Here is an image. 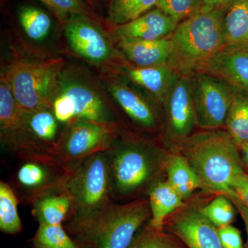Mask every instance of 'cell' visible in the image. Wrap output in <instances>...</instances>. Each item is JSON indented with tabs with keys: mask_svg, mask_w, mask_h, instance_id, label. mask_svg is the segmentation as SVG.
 Instances as JSON below:
<instances>
[{
	"mask_svg": "<svg viewBox=\"0 0 248 248\" xmlns=\"http://www.w3.org/2000/svg\"><path fill=\"white\" fill-rule=\"evenodd\" d=\"M179 144V154L190 163L205 190L232 195V184L245 172L239 147L228 132L208 130L191 135Z\"/></svg>",
	"mask_w": 248,
	"mask_h": 248,
	"instance_id": "1",
	"label": "cell"
},
{
	"mask_svg": "<svg viewBox=\"0 0 248 248\" xmlns=\"http://www.w3.org/2000/svg\"><path fill=\"white\" fill-rule=\"evenodd\" d=\"M151 217L148 198L111 203L93 216L70 221L68 233L81 248H129Z\"/></svg>",
	"mask_w": 248,
	"mask_h": 248,
	"instance_id": "2",
	"label": "cell"
},
{
	"mask_svg": "<svg viewBox=\"0 0 248 248\" xmlns=\"http://www.w3.org/2000/svg\"><path fill=\"white\" fill-rule=\"evenodd\" d=\"M226 11L195 13L178 24L170 37L169 65L191 77L201 65L226 46L223 22Z\"/></svg>",
	"mask_w": 248,
	"mask_h": 248,
	"instance_id": "3",
	"label": "cell"
},
{
	"mask_svg": "<svg viewBox=\"0 0 248 248\" xmlns=\"http://www.w3.org/2000/svg\"><path fill=\"white\" fill-rule=\"evenodd\" d=\"M110 160L112 197L128 198L149 190L168 156L159 148L140 141H114L107 151Z\"/></svg>",
	"mask_w": 248,
	"mask_h": 248,
	"instance_id": "4",
	"label": "cell"
},
{
	"mask_svg": "<svg viewBox=\"0 0 248 248\" xmlns=\"http://www.w3.org/2000/svg\"><path fill=\"white\" fill-rule=\"evenodd\" d=\"M63 190L71 200L70 221L89 218L112 203L107 152L95 153L73 165L67 174Z\"/></svg>",
	"mask_w": 248,
	"mask_h": 248,
	"instance_id": "5",
	"label": "cell"
},
{
	"mask_svg": "<svg viewBox=\"0 0 248 248\" xmlns=\"http://www.w3.org/2000/svg\"><path fill=\"white\" fill-rule=\"evenodd\" d=\"M63 68L62 59L35 62H14L1 73L18 107L24 112L52 108L60 91Z\"/></svg>",
	"mask_w": 248,
	"mask_h": 248,
	"instance_id": "6",
	"label": "cell"
},
{
	"mask_svg": "<svg viewBox=\"0 0 248 248\" xmlns=\"http://www.w3.org/2000/svg\"><path fill=\"white\" fill-rule=\"evenodd\" d=\"M52 109L62 124L85 120L115 125L112 114L102 97L86 82L63 77Z\"/></svg>",
	"mask_w": 248,
	"mask_h": 248,
	"instance_id": "7",
	"label": "cell"
},
{
	"mask_svg": "<svg viewBox=\"0 0 248 248\" xmlns=\"http://www.w3.org/2000/svg\"><path fill=\"white\" fill-rule=\"evenodd\" d=\"M114 125L85 120L66 124L53 155L71 168L81 160L110 149L115 141Z\"/></svg>",
	"mask_w": 248,
	"mask_h": 248,
	"instance_id": "8",
	"label": "cell"
},
{
	"mask_svg": "<svg viewBox=\"0 0 248 248\" xmlns=\"http://www.w3.org/2000/svg\"><path fill=\"white\" fill-rule=\"evenodd\" d=\"M197 124L206 130L225 125L233 97V87L219 78L197 72L191 76Z\"/></svg>",
	"mask_w": 248,
	"mask_h": 248,
	"instance_id": "9",
	"label": "cell"
},
{
	"mask_svg": "<svg viewBox=\"0 0 248 248\" xmlns=\"http://www.w3.org/2000/svg\"><path fill=\"white\" fill-rule=\"evenodd\" d=\"M21 159L23 163L16 173L15 182L18 190L24 196V200L32 203L41 195L63 190L71 168L55 155H39Z\"/></svg>",
	"mask_w": 248,
	"mask_h": 248,
	"instance_id": "10",
	"label": "cell"
},
{
	"mask_svg": "<svg viewBox=\"0 0 248 248\" xmlns=\"http://www.w3.org/2000/svg\"><path fill=\"white\" fill-rule=\"evenodd\" d=\"M197 203L182 206L166 220L164 230L187 248H223L218 228L214 226Z\"/></svg>",
	"mask_w": 248,
	"mask_h": 248,
	"instance_id": "11",
	"label": "cell"
},
{
	"mask_svg": "<svg viewBox=\"0 0 248 248\" xmlns=\"http://www.w3.org/2000/svg\"><path fill=\"white\" fill-rule=\"evenodd\" d=\"M163 105L169 136L180 143L190 136L196 125H198L191 77L178 76Z\"/></svg>",
	"mask_w": 248,
	"mask_h": 248,
	"instance_id": "12",
	"label": "cell"
},
{
	"mask_svg": "<svg viewBox=\"0 0 248 248\" xmlns=\"http://www.w3.org/2000/svg\"><path fill=\"white\" fill-rule=\"evenodd\" d=\"M65 33L73 51L91 63L102 64L117 57L102 31L85 17L67 21Z\"/></svg>",
	"mask_w": 248,
	"mask_h": 248,
	"instance_id": "13",
	"label": "cell"
},
{
	"mask_svg": "<svg viewBox=\"0 0 248 248\" xmlns=\"http://www.w3.org/2000/svg\"><path fill=\"white\" fill-rule=\"evenodd\" d=\"M0 138L8 149L19 157L31 155L25 112L18 107L9 85L0 78Z\"/></svg>",
	"mask_w": 248,
	"mask_h": 248,
	"instance_id": "14",
	"label": "cell"
},
{
	"mask_svg": "<svg viewBox=\"0 0 248 248\" xmlns=\"http://www.w3.org/2000/svg\"><path fill=\"white\" fill-rule=\"evenodd\" d=\"M197 72L217 77L232 87L248 91V50L223 47L203 62Z\"/></svg>",
	"mask_w": 248,
	"mask_h": 248,
	"instance_id": "15",
	"label": "cell"
},
{
	"mask_svg": "<svg viewBox=\"0 0 248 248\" xmlns=\"http://www.w3.org/2000/svg\"><path fill=\"white\" fill-rule=\"evenodd\" d=\"M178 24L156 8L131 22L113 27L110 35L119 42L159 40L172 35Z\"/></svg>",
	"mask_w": 248,
	"mask_h": 248,
	"instance_id": "16",
	"label": "cell"
},
{
	"mask_svg": "<svg viewBox=\"0 0 248 248\" xmlns=\"http://www.w3.org/2000/svg\"><path fill=\"white\" fill-rule=\"evenodd\" d=\"M26 124L31 155H53L62 134L60 123L53 109L45 108L25 112Z\"/></svg>",
	"mask_w": 248,
	"mask_h": 248,
	"instance_id": "17",
	"label": "cell"
},
{
	"mask_svg": "<svg viewBox=\"0 0 248 248\" xmlns=\"http://www.w3.org/2000/svg\"><path fill=\"white\" fill-rule=\"evenodd\" d=\"M108 89L121 108L134 123L150 131L156 129L157 112L144 96L120 81H110Z\"/></svg>",
	"mask_w": 248,
	"mask_h": 248,
	"instance_id": "18",
	"label": "cell"
},
{
	"mask_svg": "<svg viewBox=\"0 0 248 248\" xmlns=\"http://www.w3.org/2000/svg\"><path fill=\"white\" fill-rule=\"evenodd\" d=\"M123 74L129 81L146 90L156 102L162 104L179 75L169 64L127 67Z\"/></svg>",
	"mask_w": 248,
	"mask_h": 248,
	"instance_id": "19",
	"label": "cell"
},
{
	"mask_svg": "<svg viewBox=\"0 0 248 248\" xmlns=\"http://www.w3.org/2000/svg\"><path fill=\"white\" fill-rule=\"evenodd\" d=\"M171 36L151 41L119 42L122 53L135 66L151 67L168 64L170 55Z\"/></svg>",
	"mask_w": 248,
	"mask_h": 248,
	"instance_id": "20",
	"label": "cell"
},
{
	"mask_svg": "<svg viewBox=\"0 0 248 248\" xmlns=\"http://www.w3.org/2000/svg\"><path fill=\"white\" fill-rule=\"evenodd\" d=\"M151 217L149 226L163 231L166 220L184 205V199L166 181H157L148 190Z\"/></svg>",
	"mask_w": 248,
	"mask_h": 248,
	"instance_id": "21",
	"label": "cell"
},
{
	"mask_svg": "<svg viewBox=\"0 0 248 248\" xmlns=\"http://www.w3.org/2000/svg\"><path fill=\"white\" fill-rule=\"evenodd\" d=\"M165 170L167 182L184 200L190 198L198 189L205 190L198 174L181 154L168 156Z\"/></svg>",
	"mask_w": 248,
	"mask_h": 248,
	"instance_id": "22",
	"label": "cell"
},
{
	"mask_svg": "<svg viewBox=\"0 0 248 248\" xmlns=\"http://www.w3.org/2000/svg\"><path fill=\"white\" fill-rule=\"evenodd\" d=\"M32 214L39 224H62L69 217L72 203L64 190L54 191L32 202Z\"/></svg>",
	"mask_w": 248,
	"mask_h": 248,
	"instance_id": "23",
	"label": "cell"
},
{
	"mask_svg": "<svg viewBox=\"0 0 248 248\" xmlns=\"http://www.w3.org/2000/svg\"><path fill=\"white\" fill-rule=\"evenodd\" d=\"M226 46L248 50V0H236L223 22Z\"/></svg>",
	"mask_w": 248,
	"mask_h": 248,
	"instance_id": "24",
	"label": "cell"
},
{
	"mask_svg": "<svg viewBox=\"0 0 248 248\" xmlns=\"http://www.w3.org/2000/svg\"><path fill=\"white\" fill-rule=\"evenodd\" d=\"M225 125L239 148L248 143V91L233 88L232 100Z\"/></svg>",
	"mask_w": 248,
	"mask_h": 248,
	"instance_id": "25",
	"label": "cell"
},
{
	"mask_svg": "<svg viewBox=\"0 0 248 248\" xmlns=\"http://www.w3.org/2000/svg\"><path fill=\"white\" fill-rule=\"evenodd\" d=\"M19 200L14 189L7 183L0 182V231L7 234H19L22 223L18 213Z\"/></svg>",
	"mask_w": 248,
	"mask_h": 248,
	"instance_id": "26",
	"label": "cell"
},
{
	"mask_svg": "<svg viewBox=\"0 0 248 248\" xmlns=\"http://www.w3.org/2000/svg\"><path fill=\"white\" fill-rule=\"evenodd\" d=\"M158 0H112L108 22L112 27L131 22L156 7Z\"/></svg>",
	"mask_w": 248,
	"mask_h": 248,
	"instance_id": "27",
	"label": "cell"
},
{
	"mask_svg": "<svg viewBox=\"0 0 248 248\" xmlns=\"http://www.w3.org/2000/svg\"><path fill=\"white\" fill-rule=\"evenodd\" d=\"M18 18L23 30L31 40H45L51 29L52 20L50 16L35 6L21 7L18 13Z\"/></svg>",
	"mask_w": 248,
	"mask_h": 248,
	"instance_id": "28",
	"label": "cell"
},
{
	"mask_svg": "<svg viewBox=\"0 0 248 248\" xmlns=\"http://www.w3.org/2000/svg\"><path fill=\"white\" fill-rule=\"evenodd\" d=\"M31 241L34 248H79L62 224H39Z\"/></svg>",
	"mask_w": 248,
	"mask_h": 248,
	"instance_id": "29",
	"label": "cell"
},
{
	"mask_svg": "<svg viewBox=\"0 0 248 248\" xmlns=\"http://www.w3.org/2000/svg\"><path fill=\"white\" fill-rule=\"evenodd\" d=\"M201 210L217 228L232 225L237 210L231 199L224 194H218L207 205H202Z\"/></svg>",
	"mask_w": 248,
	"mask_h": 248,
	"instance_id": "30",
	"label": "cell"
},
{
	"mask_svg": "<svg viewBox=\"0 0 248 248\" xmlns=\"http://www.w3.org/2000/svg\"><path fill=\"white\" fill-rule=\"evenodd\" d=\"M172 234L148 225L137 234L129 248H185Z\"/></svg>",
	"mask_w": 248,
	"mask_h": 248,
	"instance_id": "31",
	"label": "cell"
},
{
	"mask_svg": "<svg viewBox=\"0 0 248 248\" xmlns=\"http://www.w3.org/2000/svg\"><path fill=\"white\" fill-rule=\"evenodd\" d=\"M53 11L59 19L67 22L73 17H85L89 14L84 0H40Z\"/></svg>",
	"mask_w": 248,
	"mask_h": 248,
	"instance_id": "32",
	"label": "cell"
},
{
	"mask_svg": "<svg viewBox=\"0 0 248 248\" xmlns=\"http://www.w3.org/2000/svg\"><path fill=\"white\" fill-rule=\"evenodd\" d=\"M199 0H158L156 8L180 23L197 13Z\"/></svg>",
	"mask_w": 248,
	"mask_h": 248,
	"instance_id": "33",
	"label": "cell"
},
{
	"mask_svg": "<svg viewBox=\"0 0 248 248\" xmlns=\"http://www.w3.org/2000/svg\"><path fill=\"white\" fill-rule=\"evenodd\" d=\"M218 233L223 248H244L241 232L236 227L229 225L218 228Z\"/></svg>",
	"mask_w": 248,
	"mask_h": 248,
	"instance_id": "34",
	"label": "cell"
},
{
	"mask_svg": "<svg viewBox=\"0 0 248 248\" xmlns=\"http://www.w3.org/2000/svg\"><path fill=\"white\" fill-rule=\"evenodd\" d=\"M232 195L248 209V175L246 172L234 179L232 184Z\"/></svg>",
	"mask_w": 248,
	"mask_h": 248,
	"instance_id": "35",
	"label": "cell"
},
{
	"mask_svg": "<svg viewBox=\"0 0 248 248\" xmlns=\"http://www.w3.org/2000/svg\"><path fill=\"white\" fill-rule=\"evenodd\" d=\"M236 0H199L197 12L213 11H227Z\"/></svg>",
	"mask_w": 248,
	"mask_h": 248,
	"instance_id": "36",
	"label": "cell"
},
{
	"mask_svg": "<svg viewBox=\"0 0 248 248\" xmlns=\"http://www.w3.org/2000/svg\"><path fill=\"white\" fill-rule=\"evenodd\" d=\"M234 204L236 206V210L239 212L241 217H242L243 220L245 223V226H246V232H247L248 236V209L240 202L239 199L234 195H227Z\"/></svg>",
	"mask_w": 248,
	"mask_h": 248,
	"instance_id": "37",
	"label": "cell"
},
{
	"mask_svg": "<svg viewBox=\"0 0 248 248\" xmlns=\"http://www.w3.org/2000/svg\"><path fill=\"white\" fill-rule=\"evenodd\" d=\"M239 151L244 167L248 170V143L240 147Z\"/></svg>",
	"mask_w": 248,
	"mask_h": 248,
	"instance_id": "38",
	"label": "cell"
},
{
	"mask_svg": "<svg viewBox=\"0 0 248 248\" xmlns=\"http://www.w3.org/2000/svg\"><path fill=\"white\" fill-rule=\"evenodd\" d=\"M86 1H87V2H89V4H91V3H92V0H86Z\"/></svg>",
	"mask_w": 248,
	"mask_h": 248,
	"instance_id": "39",
	"label": "cell"
},
{
	"mask_svg": "<svg viewBox=\"0 0 248 248\" xmlns=\"http://www.w3.org/2000/svg\"><path fill=\"white\" fill-rule=\"evenodd\" d=\"M79 248H81L79 247Z\"/></svg>",
	"mask_w": 248,
	"mask_h": 248,
	"instance_id": "40",
	"label": "cell"
}]
</instances>
